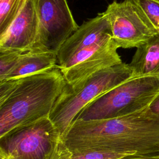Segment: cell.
Listing matches in <instances>:
<instances>
[{
  "label": "cell",
  "mask_w": 159,
  "mask_h": 159,
  "mask_svg": "<svg viewBox=\"0 0 159 159\" xmlns=\"http://www.w3.org/2000/svg\"><path fill=\"white\" fill-rule=\"evenodd\" d=\"M129 65L133 76H159V34L137 48Z\"/></svg>",
  "instance_id": "7c38bea8"
},
{
  "label": "cell",
  "mask_w": 159,
  "mask_h": 159,
  "mask_svg": "<svg viewBox=\"0 0 159 159\" xmlns=\"http://www.w3.org/2000/svg\"><path fill=\"white\" fill-rule=\"evenodd\" d=\"M117 48L139 47L159 33L148 23L132 0H114L104 11Z\"/></svg>",
  "instance_id": "52a82bcc"
},
{
  "label": "cell",
  "mask_w": 159,
  "mask_h": 159,
  "mask_svg": "<svg viewBox=\"0 0 159 159\" xmlns=\"http://www.w3.org/2000/svg\"><path fill=\"white\" fill-rule=\"evenodd\" d=\"M158 154H159V153H158Z\"/></svg>",
  "instance_id": "ffe728a7"
},
{
  "label": "cell",
  "mask_w": 159,
  "mask_h": 159,
  "mask_svg": "<svg viewBox=\"0 0 159 159\" xmlns=\"http://www.w3.org/2000/svg\"><path fill=\"white\" fill-rule=\"evenodd\" d=\"M61 146L60 133L46 117L0 137V158L59 159Z\"/></svg>",
  "instance_id": "5b68a950"
},
{
  "label": "cell",
  "mask_w": 159,
  "mask_h": 159,
  "mask_svg": "<svg viewBox=\"0 0 159 159\" xmlns=\"http://www.w3.org/2000/svg\"><path fill=\"white\" fill-rule=\"evenodd\" d=\"M35 4L39 30L30 50L57 53L66 39L79 28L67 0H35Z\"/></svg>",
  "instance_id": "8992f818"
},
{
  "label": "cell",
  "mask_w": 159,
  "mask_h": 159,
  "mask_svg": "<svg viewBox=\"0 0 159 159\" xmlns=\"http://www.w3.org/2000/svg\"><path fill=\"white\" fill-rule=\"evenodd\" d=\"M148 107L153 114L159 117V93L155 96Z\"/></svg>",
  "instance_id": "e0dca14e"
},
{
  "label": "cell",
  "mask_w": 159,
  "mask_h": 159,
  "mask_svg": "<svg viewBox=\"0 0 159 159\" xmlns=\"http://www.w3.org/2000/svg\"><path fill=\"white\" fill-rule=\"evenodd\" d=\"M148 23L159 33V0H132Z\"/></svg>",
  "instance_id": "5bb4252c"
},
{
  "label": "cell",
  "mask_w": 159,
  "mask_h": 159,
  "mask_svg": "<svg viewBox=\"0 0 159 159\" xmlns=\"http://www.w3.org/2000/svg\"><path fill=\"white\" fill-rule=\"evenodd\" d=\"M0 159H2V158H0Z\"/></svg>",
  "instance_id": "d6986e66"
},
{
  "label": "cell",
  "mask_w": 159,
  "mask_h": 159,
  "mask_svg": "<svg viewBox=\"0 0 159 159\" xmlns=\"http://www.w3.org/2000/svg\"><path fill=\"white\" fill-rule=\"evenodd\" d=\"M112 38L111 29L104 12L84 22L63 43L57 53L58 66L63 67L81 50L102 43Z\"/></svg>",
  "instance_id": "9c48e42d"
},
{
  "label": "cell",
  "mask_w": 159,
  "mask_h": 159,
  "mask_svg": "<svg viewBox=\"0 0 159 159\" xmlns=\"http://www.w3.org/2000/svg\"><path fill=\"white\" fill-rule=\"evenodd\" d=\"M38 30L35 0H27L19 14L5 34L0 37V49L22 53L29 52L35 42Z\"/></svg>",
  "instance_id": "30bf717a"
},
{
  "label": "cell",
  "mask_w": 159,
  "mask_h": 159,
  "mask_svg": "<svg viewBox=\"0 0 159 159\" xmlns=\"http://www.w3.org/2000/svg\"><path fill=\"white\" fill-rule=\"evenodd\" d=\"M119 159H159V154L133 155L124 157Z\"/></svg>",
  "instance_id": "ac0fdd59"
},
{
  "label": "cell",
  "mask_w": 159,
  "mask_h": 159,
  "mask_svg": "<svg viewBox=\"0 0 159 159\" xmlns=\"http://www.w3.org/2000/svg\"><path fill=\"white\" fill-rule=\"evenodd\" d=\"M57 53L55 52L32 50L26 52L21 54L14 67L4 80L21 78L43 72L57 66Z\"/></svg>",
  "instance_id": "8fae6325"
},
{
  "label": "cell",
  "mask_w": 159,
  "mask_h": 159,
  "mask_svg": "<svg viewBox=\"0 0 159 159\" xmlns=\"http://www.w3.org/2000/svg\"><path fill=\"white\" fill-rule=\"evenodd\" d=\"M132 77L130 66L122 63L96 72L76 83H66L49 115L61 137L86 106Z\"/></svg>",
  "instance_id": "3957f363"
},
{
  "label": "cell",
  "mask_w": 159,
  "mask_h": 159,
  "mask_svg": "<svg viewBox=\"0 0 159 159\" xmlns=\"http://www.w3.org/2000/svg\"><path fill=\"white\" fill-rule=\"evenodd\" d=\"M62 153L89 151L128 155L159 153V117L147 107L112 119L75 120L61 137Z\"/></svg>",
  "instance_id": "6da1fadb"
},
{
  "label": "cell",
  "mask_w": 159,
  "mask_h": 159,
  "mask_svg": "<svg viewBox=\"0 0 159 159\" xmlns=\"http://www.w3.org/2000/svg\"><path fill=\"white\" fill-rule=\"evenodd\" d=\"M27 0H0V37L7 30Z\"/></svg>",
  "instance_id": "4fadbf2b"
},
{
  "label": "cell",
  "mask_w": 159,
  "mask_h": 159,
  "mask_svg": "<svg viewBox=\"0 0 159 159\" xmlns=\"http://www.w3.org/2000/svg\"><path fill=\"white\" fill-rule=\"evenodd\" d=\"M112 39L76 53L60 70L67 84H73L102 70L122 63Z\"/></svg>",
  "instance_id": "ba28073f"
},
{
  "label": "cell",
  "mask_w": 159,
  "mask_h": 159,
  "mask_svg": "<svg viewBox=\"0 0 159 159\" xmlns=\"http://www.w3.org/2000/svg\"><path fill=\"white\" fill-rule=\"evenodd\" d=\"M158 93L159 76H133L89 103L74 121L112 119L139 112L148 107Z\"/></svg>",
  "instance_id": "277c9868"
},
{
  "label": "cell",
  "mask_w": 159,
  "mask_h": 159,
  "mask_svg": "<svg viewBox=\"0 0 159 159\" xmlns=\"http://www.w3.org/2000/svg\"><path fill=\"white\" fill-rule=\"evenodd\" d=\"M127 156L129 155L116 152L89 151L73 155L60 152L59 159H119Z\"/></svg>",
  "instance_id": "9a60e30c"
},
{
  "label": "cell",
  "mask_w": 159,
  "mask_h": 159,
  "mask_svg": "<svg viewBox=\"0 0 159 159\" xmlns=\"http://www.w3.org/2000/svg\"><path fill=\"white\" fill-rule=\"evenodd\" d=\"M22 53L16 50L0 49V81L3 80L12 70Z\"/></svg>",
  "instance_id": "2e32d148"
},
{
  "label": "cell",
  "mask_w": 159,
  "mask_h": 159,
  "mask_svg": "<svg viewBox=\"0 0 159 159\" xmlns=\"http://www.w3.org/2000/svg\"><path fill=\"white\" fill-rule=\"evenodd\" d=\"M65 84L58 66L0 81V137L17 127L49 117Z\"/></svg>",
  "instance_id": "7a4b0ae2"
}]
</instances>
